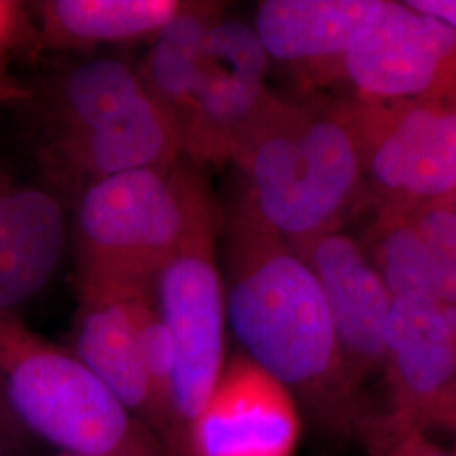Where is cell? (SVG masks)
Instances as JSON below:
<instances>
[{
	"mask_svg": "<svg viewBox=\"0 0 456 456\" xmlns=\"http://www.w3.org/2000/svg\"><path fill=\"white\" fill-rule=\"evenodd\" d=\"M227 328L328 440H360L370 412L345 365L325 294L293 245L240 203L227 224Z\"/></svg>",
	"mask_w": 456,
	"mask_h": 456,
	"instance_id": "1",
	"label": "cell"
},
{
	"mask_svg": "<svg viewBox=\"0 0 456 456\" xmlns=\"http://www.w3.org/2000/svg\"><path fill=\"white\" fill-rule=\"evenodd\" d=\"M230 161L247 183L240 203L293 245L333 230L365 166L355 114L273 95L237 139Z\"/></svg>",
	"mask_w": 456,
	"mask_h": 456,
	"instance_id": "2",
	"label": "cell"
},
{
	"mask_svg": "<svg viewBox=\"0 0 456 456\" xmlns=\"http://www.w3.org/2000/svg\"><path fill=\"white\" fill-rule=\"evenodd\" d=\"M0 392L24 429L66 456H181L73 355L0 313Z\"/></svg>",
	"mask_w": 456,
	"mask_h": 456,
	"instance_id": "3",
	"label": "cell"
},
{
	"mask_svg": "<svg viewBox=\"0 0 456 456\" xmlns=\"http://www.w3.org/2000/svg\"><path fill=\"white\" fill-rule=\"evenodd\" d=\"M213 216L203 176L180 161L86 183L73 222L78 276L152 284Z\"/></svg>",
	"mask_w": 456,
	"mask_h": 456,
	"instance_id": "4",
	"label": "cell"
},
{
	"mask_svg": "<svg viewBox=\"0 0 456 456\" xmlns=\"http://www.w3.org/2000/svg\"><path fill=\"white\" fill-rule=\"evenodd\" d=\"M216 237L218 215L152 281L156 306L175 348L173 409L188 450L191 426L227 362L225 288L216 262Z\"/></svg>",
	"mask_w": 456,
	"mask_h": 456,
	"instance_id": "5",
	"label": "cell"
},
{
	"mask_svg": "<svg viewBox=\"0 0 456 456\" xmlns=\"http://www.w3.org/2000/svg\"><path fill=\"white\" fill-rule=\"evenodd\" d=\"M370 109L357 126L375 186L403 207L456 198V83Z\"/></svg>",
	"mask_w": 456,
	"mask_h": 456,
	"instance_id": "6",
	"label": "cell"
},
{
	"mask_svg": "<svg viewBox=\"0 0 456 456\" xmlns=\"http://www.w3.org/2000/svg\"><path fill=\"white\" fill-rule=\"evenodd\" d=\"M269 65L254 26L222 16L213 20L201 48L191 112L181 131L186 156L196 163L230 161L237 139L271 97Z\"/></svg>",
	"mask_w": 456,
	"mask_h": 456,
	"instance_id": "7",
	"label": "cell"
},
{
	"mask_svg": "<svg viewBox=\"0 0 456 456\" xmlns=\"http://www.w3.org/2000/svg\"><path fill=\"white\" fill-rule=\"evenodd\" d=\"M338 69L370 103L426 97L456 83V31L406 2L382 0Z\"/></svg>",
	"mask_w": 456,
	"mask_h": 456,
	"instance_id": "8",
	"label": "cell"
},
{
	"mask_svg": "<svg viewBox=\"0 0 456 456\" xmlns=\"http://www.w3.org/2000/svg\"><path fill=\"white\" fill-rule=\"evenodd\" d=\"M303 416L291 394L242 354L222 375L190 431L191 456H293Z\"/></svg>",
	"mask_w": 456,
	"mask_h": 456,
	"instance_id": "9",
	"label": "cell"
},
{
	"mask_svg": "<svg viewBox=\"0 0 456 456\" xmlns=\"http://www.w3.org/2000/svg\"><path fill=\"white\" fill-rule=\"evenodd\" d=\"M293 247L322 286L345 370L359 392L362 382L384 367L392 294L372 259L345 233L330 230Z\"/></svg>",
	"mask_w": 456,
	"mask_h": 456,
	"instance_id": "10",
	"label": "cell"
},
{
	"mask_svg": "<svg viewBox=\"0 0 456 456\" xmlns=\"http://www.w3.org/2000/svg\"><path fill=\"white\" fill-rule=\"evenodd\" d=\"M391 408L380 414L399 428L421 426L426 409L456 377V306L392 297L384 331Z\"/></svg>",
	"mask_w": 456,
	"mask_h": 456,
	"instance_id": "11",
	"label": "cell"
},
{
	"mask_svg": "<svg viewBox=\"0 0 456 456\" xmlns=\"http://www.w3.org/2000/svg\"><path fill=\"white\" fill-rule=\"evenodd\" d=\"M142 284L147 282L78 276V308L69 350L166 441L137 337L134 296Z\"/></svg>",
	"mask_w": 456,
	"mask_h": 456,
	"instance_id": "12",
	"label": "cell"
},
{
	"mask_svg": "<svg viewBox=\"0 0 456 456\" xmlns=\"http://www.w3.org/2000/svg\"><path fill=\"white\" fill-rule=\"evenodd\" d=\"M66 240L68 215L58 193L0 171V313H14L48 284Z\"/></svg>",
	"mask_w": 456,
	"mask_h": 456,
	"instance_id": "13",
	"label": "cell"
},
{
	"mask_svg": "<svg viewBox=\"0 0 456 456\" xmlns=\"http://www.w3.org/2000/svg\"><path fill=\"white\" fill-rule=\"evenodd\" d=\"M181 154L178 129L151 94L103 126L43 144L48 169L82 186L135 169L167 167Z\"/></svg>",
	"mask_w": 456,
	"mask_h": 456,
	"instance_id": "14",
	"label": "cell"
},
{
	"mask_svg": "<svg viewBox=\"0 0 456 456\" xmlns=\"http://www.w3.org/2000/svg\"><path fill=\"white\" fill-rule=\"evenodd\" d=\"M380 7L382 0H264L254 29L271 61L338 68Z\"/></svg>",
	"mask_w": 456,
	"mask_h": 456,
	"instance_id": "15",
	"label": "cell"
},
{
	"mask_svg": "<svg viewBox=\"0 0 456 456\" xmlns=\"http://www.w3.org/2000/svg\"><path fill=\"white\" fill-rule=\"evenodd\" d=\"M149 94L141 69L120 58H97L68 68L45 103V144L95 129Z\"/></svg>",
	"mask_w": 456,
	"mask_h": 456,
	"instance_id": "16",
	"label": "cell"
},
{
	"mask_svg": "<svg viewBox=\"0 0 456 456\" xmlns=\"http://www.w3.org/2000/svg\"><path fill=\"white\" fill-rule=\"evenodd\" d=\"M183 5L178 0H45L33 9L43 41L65 49L156 36Z\"/></svg>",
	"mask_w": 456,
	"mask_h": 456,
	"instance_id": "17",
	"label": "cell"
},
{
	"mask_svg": "<svg viewBox=\"0 0 456 456\" xmlns=\"http://www.w3.org/2000/svg\"><path fill=\"white\" fill-rule=\"evenodd\" d=\"M218 16L213 4L184 2L178 16L154 36L141 68L149 94L173 118L180 139L191 112L203 41Z\"/></svg>",
	"mask_w": 456,
	"mask_h": 456,
	"instance_id": "18",
	"label": "cell"
},
{
	"mask_svg": "<svg viewBox=\"0 0 456 456\" xmlns=\"http://www.w3.org/2000/svg\"><path fill=\"white\" fill-rule=\"evenodd\" d=\"M372 262L392 297L416 296L456 306V265L424 245L401 207L382 222Z\"/></svg>",
	"mask_w": 456,
	"mask_h": 456,
	"instance_id": "19",
	"label": "cell"
},
{
	"mask_svg": "<svg viewBox=\"0 0 456 456\" xmlns=\"http://www.w3.org/2000/svg\"><path fill=\"white\" fill-rule=\"evenodd\" d=\"M456 198L421 203L395 205L408 215L411 225L424 245L441 261L456 265Z\"/></svg>",
	"mask_w": 456,
	"mask_h": 456,
	"instance_id": "20",
	"label": "cell"
},
{
	"mask_svg": "<svg viewBox=\"0 0 456 456\" xmlns=\"http://www.w3.org/2000/svg\"><path fill=\"white\" fill-rule=\"evenodd\" d=\"M424 429L438 428L456 441V377L441 391L433 404L423 414ZM456 455V448H455Z\"/></svg>",
	"mask_w": 456,
	"mask_h": 456,
	"instance_id": "21",
	"label": "cell"
},
{
	"mask_svg": "<svg viewBox=\"0 0 456 456\" xmlns=\"http://www.w3.org/2000/svg\"><path fill=\"white\" fill-rule=\"evenodd\" d=\"M24 28L26 16L20 4L0 0V60L7 49L16 45L20 34H24Z\"/></svg>",
	"mask_w": 456,
	"mask_h": 456,
	"instance_id": "22",
	"label": "cell"
},
{
	"mask_svg": "<svg viewBox=\"0 0 456 456\" xmlns=\"http://www.w3.org/2000/svg\"><path fill=\"white\" fill-rule=\"evenodd\" d=\"M409 7L435 17L456 31V0H406Z\"/></svg>",
	"mask_w": 456,
	"mask_h": 456,
	"instance_id": "23",
	"label": "cell"
},
{
	"mask_svg": "<svg viewBox=\"0 0 456 456\" xmlns=\"http://www.w3.org/2000/svg\"><path fill=\"white\" fill-rule=\"evenodd\" d=\"M17 428H22V424L17 421L12 409L9 408L4 394L0 392V456L11 455L17 441Z\"/></svg>",
	"mask_w": 456,
	"mask_h": 456,
	"instance_id": "24",
	"label": "cell"
},
{
	"mask_svg": "<svg viewBox=\"0 0 456 456\" xmlns=\"http://www.w3.org/2000/svg\"><path fill=\"white\" fill-rule=\"evenodd\" d=\"M31 95L28 90L20 88L4 69L2 65V60H0V107L5 105L7 102H12V100H22V98H28Z\"/></svg>",
	"mask_w": 456,
	"mask_h": 456,
	"instance_id": "25",
	"label": "cell"
},
{
	"mask_svg": "<svg viewBox=\"0 0 456 456\" xmlns=\"http://www.w3.org/2000/svg\"><path fill=\"white\" fill-rule=\"evenodd\" d=\"M66 456V455H65Z\"/></svg>",
	"mask_w": 456,
	"mask_h": 456,
	"instance_id": "26",
	"label": "cell"
}]
</instances>
